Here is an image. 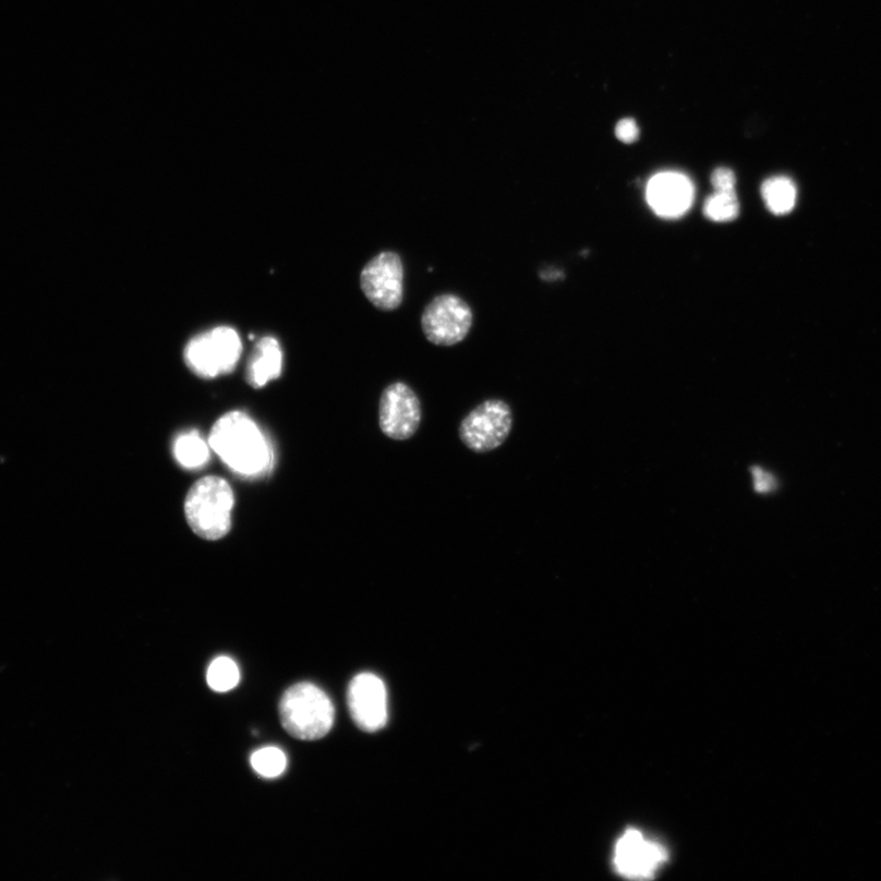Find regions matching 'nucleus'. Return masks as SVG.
Instances as JSON below:
<instances>
[{
    "label": "nucleus",
    "instance_id": "obj_1",
    "mask_svg": "<svg viewBox=\"0 0 881 881\" xmlns=\"http://www.w3.org/2000/svg\"><path fill=\"white\" fill-rule=\"evenodd\" d=\"M209 444L227 467L241 477H260L272 465L270 443L246 413L232 412L217 420Z\"/></svg>",
    "mask_w": 881,
    "mask_h": 881
},
{
    "label": "nucleus",
    "instance_id": "obj_2",
    "mask_svg": "<svg viewBox=\"0 0 881 881\" xmlns=\"http://www.w3.org/2000/svg\"><path fill=\"white\" fill-rule=\"evenodd\" d=\"M280 718L284 730L301 741H317L328 734L334 721L331 699L312 683H298L283 694Z\"/></svg>",
    "mask_w": 881,
    "mask_h": 881
},
{
    "label": "nucleus",
    "instance_id": "obj_3",
    "mask_svg": "<svg viewBox=\"0 0 881 881\" xmlns=\"http://www.w3.org/2000/svg\"><path fill=\"white\" fill-rule=\"evenodd\" d=\"M233 507L234 493L224 479L203 478L188 493L187 521L202 539L219 540L231 530Z\"/></svg>",
    "mask_w": 881,
    "mask_h": 881
},
{
    "label": "nucleus",
    "instance_id": "obj_4",
    "mask_svg": "<svg viewBox=\"0 0 881 881\" xmlns=\"http://www.w3.org/2000/svg\"><path fill=\"white\" fill-rule=\"evenodd\" d=\"M513 424L511 406L499 398H491L470 410L458 433L469 451L484 454L501 448L510 438Z\"/></svg>",
    "mask_w": 881,
    "mask_h": 881
},
{
    "label": "nucleus",
    "instance_id": "obj_5",
    "mask_svg": "<svg viewBox=\"0 0 881 881\" xmlns=\"http://www.w3.org/2000/svg\"><path fill=\"white\" fill-rule=\"evenodd\" d=\"M241 352L243 344L238 332L221 326L191 340L186 349V361L198 377L214 379L233 371Z\"/></svg>",
    "mask_w": 881,
    "mask_h": 881
},
{
    "label": "nucleus",
    "instance_id": "obj_6",
    "mask_svg": "<svg viewBox=\"0 0 881 881\" xmlns=\"http://www.w3.org/2000/svg\"><path fill=\"white\" fill-rule=\"evenodd\" d=\"M474 313L467 301L457 294L434 297L421 316V329L427 340L439 347L461 343L473 328Z\"/></svg>",
    "mask_w": 881,
    "mask_h": 881
},
{
    "label": "nucleus",
    "instance_id": "obj_7",
    "mask_svg": "<svg viewBox=\"0 0 881 881\" xmlns=\"http://www.w3.org/2000/svg\"><path fill=\"white\" fill-rule=\"evenodd\" d=\"M360 288L381 311H394L404 299V263L394 251H381L361 270Z\"/></svg>",
    "mask_w": 881,
    "mask_h": 881
},
{
    "label": "nucleus",
    "instance_id": "obj_8",
    "mask_svg": "<svg viewBox=\"0 0 881 881\" xmlns=\"http://www.w3.org/2000/svg\"><path fill=\"white\" fill-rule=\"evenodd\" d=\"M422 420L421 401L403 381L392 382L380 397L379 427L386 438L408 441L416 437Z\"/></svg>",
    "mask_w": 881,
    "mask_h": 881
},
{
    "label": "nucleus",
    "instance_id": "obj_9",
    "mask_svg": "<svg viewBox=\"0 0 881 881\" xmlns=\"http://www.w3.org/2000/svg\"><path fill=\"white\" fill-rule=\"evenodd\" d=\"M668 859L662 844L649 840L637 829L627 830L615 842L613 851L615 872L633 880L653 879Z\"/></svg>",
    "mask_w": 881,
    "mask_h": 881
},
{
    "label": "nucleus",
    "instance_id": "obj_10",
    "mask_svg": "<svg viewBox=\"0 0 881 881\" xmlns=\"http://www.w3.org/2000/svg\"><path fill=\"white\" fill-rule=\"evenodd\" d=\"M348 707L357 727L364 732H378L389 720L388 691L377 674L359 673L348 688Z\"/></svg>",
    "mask_w": 881,
    "mask_h": 881
},
{
    "label": "nucleus",
    "instance_id": "obj_11",
    "mask_svg": "<svg viewBox=\"0 0 881 881\" xmlns=\"http://www.w3.org/2000/svg\"><path fill=\"white\" fill-rule=\"evenodd\" d=\"M694 187L691 179L679 172H662L650 179L647 201L662 219H679L692 208Z\"/></svg>",
    "mask_w": 881,
    "mask_h": 881
},
{
    "label": "nucleus",
    "instance_id": "obj_12",
    "mask_svg": "<svg viewBox=\"0 0 881 881\" xmlns=\"http://www.w3.org/2000/svg\"><path fill=\"white\" fill-rule=\"evenodd\" d=\"M283 369V350L273 337H264L253 350L248 367V381L253 389H261L279 379Z\"/></svg>",
    "mask_w": 881,
    "mask_h": 881
},
{
    "label": "nucleus",
    "instance_id": "obj_13",
    "mask_svg": "<svg viewBox=\"0 0 881 881\" xmlns=\"http://www.w3.org/2000/svg\"><path fill=\"white\" fill-rule=\"evenodd\" d=\"M762 197L771 213L782 216L790 213L798 200V189L790 178L774 177L764 182Z\"/></svg>",
    "mask_w": 881,
    "mask_h": 881
},
{
    "label": "nucleus",
    "instance_id": "obj_14",
    "mask_svg": "<svg viewBox=\"0 0 881 881\" xmlns=\"http://www.w3.org/2000/svg\"><path fill=\"white\" fill-rule=\"evenodd\" d=\"M173 452L177 462L186 469L202 468L210 460V444L197 431L180 434L174 442Z\"/></svg>",
    "mask_w": 881,
    "mask_h": 881
},
{
    "label": "nucleus",
    "instance_id": "obj_15",
    "mask_svg": "<svg viewBox=\"0 0 881 881\" xmlns=\"http://www.w3.org/2000/svg\"><path fill=\"white\" fill-rule=\"evenodd\" d=\"M704 213L709 220L723 223L731 222L740 213V202L735 191H715L704 203Z\"/></svg>",
    "mask_w": 881,
    "mask_h": 881
},
{
    "label": "nucleus",
    "instance_id": "obj_16",
    "mask_svg": "<svg viewBox=\"0 0 881 881\" xmlns=\"http://www.w3.org/2000/svg\"><path fill=\"white\" fill-rule=\"evenodd\" d=\"M237 663L227 657L217 658L208 671V683L216 692H228L239 683Z\"/></svg>",
    "mask_w": 881,
    "mask_h": 881
},
{
    "label": "nucleus",
    "instance_id": "obj_17",
    "mask_svg": "<svg viewBox=\"0 0 881 881\" xmlns=\"http://www.w3.org/2000/svg\"><path fill=\"white\" fill-rule=\"evenodd\" d=\"M251 767L259 775L273 779L283 774L287 758L279 748L267 747L251 755Z\"/></svg>",
    "mask_w": 881,
    "mask_h": 881
},
{
    "label": "nucleus",
    "instance_id": "obj_18",
    "mask_svg": "<svg viewBox=\"0 0 881 881\" xmlns=\"http://www.w3.org/2000/svg\"><path fill=\"white\" fill-rule=\"evenodd\" d=\"M711 186L714 187L715 191H734L735 176L729 168H718L711 174Z\"/></svg>",
    "mask_w": 881,
    "mask_h": 881
},
{
    "label": "nucleus",
    "instance_id": "obj_19",
    "mask_svg": "<svg viewBox=\"0 0 881 881\" xmlns=\"http://www.w3.org/2000/svg\"><path fill=\"white\" fill-rule=\"evenodd\" d=\"M615 137L624 143H632L639 137V128L633 119L625 118L615 126Z\"/></svg>",
    "mask_w": 881,
    "mask_h": 881
},
{
    "label": "nucleus",
    "instance_id": "obj_20",
    "mask_svg": "<svg viewBox=\"0 0 881 881\" xmlns=\"http://www.w3.org/2000/svg\"><path fill=\"white\" fill-rule=\"evenodd\" d=\"M754 480H755V489L759 491L767 492L775 488L774 479H772L770 475H768L764 472H760V470L759 472L754 473Z\"/></svg>",
    "mask_w": 881,
    "mask_h": 881
}]
</instances>
